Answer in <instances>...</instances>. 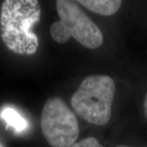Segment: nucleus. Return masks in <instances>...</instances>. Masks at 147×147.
Masks as SVG:
<instances>
[{
    "mask_svg": "<svg viewBox=\"0 0 147 147\" xmlns=\"http://www.w3.org/2000/svg\"><path fill=\"white\" fill-rule=\"evenodd\" d=\"M41 9L36 0H6L0 13V32L7 47L16 54L32 55L38 47V39L32 32L40 20Z\"/></svg>",
    "mask_w": 147,
    "mask_h": 147,
    "instance_id": "f257e3e1",
    "label": "nucleus"
},
{
    "mask_svg": "<svg viewBox=\"0 0 147 147\" xmlns=\"http://www.w3.org/2000/svg\"><path fill=\"white\" fill-rule=\"evenodd\" d=\"M115 90V83L110 76L89 75L82 81L70 103L80 118L92 124L103 126L110 119Z\"/></svg>",
    "mask_w": 147,
    "mask_h": 147,
    "instance_id": "f03ea898",
    "label": "nucleus"
},
{
    "mask_svg": "<svg viewBox=\"0 0 147 147\" xmlns=\"http://www.w3.org/2000/svg\"><path fill=\"white\" fill-rule=\"evenodd\" d=\"M60 21H55L50 28L51 36L58 43L66 42L70 37L84 47L95 49L103 42L100 28L84 13L74 1L56 2Z\"/></svg>",
    "mask_w": 147,
    "mask_h": 147,
    "instance_id": "7ed1b4c3",
    "label": "nucleus"
},
{
    "mask_svg": "<svg viewBox=\"0 0 147 147\" xmlns=\"http://www.w3.org/2000/svg\"><path fill=\"white\" fill-rule=\"evenodd\" d=\"M42 135L52 147H69L79 134L76 115L61 98H48L42 107L40 119Z\"/></svg>",
    "mask_w": 147,
    "mask_h": 147,
    "instance_id": "20e7f679",
    "label": "nucleus"
},
{
    "mask_svg": "<svg viewBox=\"0 0 147 147\" xmlns=\"http://www.w3.org/2000/svg\"><path fill=\"white\" fill-rule=\"evenodd\" d=\"M84 7L100 16H110L115 14L122 5L120 0H79Z\"/></svg>",
    "mask_w": 147,
    "mask_h": 147,
    "instance_id": "39448f33",
    "label": "nucleus"
},
{
    "mask_svg": "<svg viewBox=\"0 0 147 147\" xmlns=\"http://www.w3.org/2000/svg\"><path fill=\"white\" fill-rule=\"evenodd\" d=\"M0 118L5 121L8 126L13 127L16 131H22L26 128V120L12 108L7 107L3 109L0 113Z\"/></svg>",
    "mask_w": 147,
    "mask_h": 147,
    "instance_id": "423d86ee",
    "label": "nucleus"
},
{
    "mask_svg": "<svg viewBox=\"0 0 147 147\" xmlns=\"http://www.w3.org/2000/svg\"><path fill=\"white\" fill-rule=\"evenodd\" d=\"M69 147H104L95 137H89L79 142H75Z\"/></svg>",
    "mask_w": 147,
    "mask_h": 147,
    "instance_id": "0eeeda50",
    "label": "nucleus"
},
{
    "mask_svg": "<svg viewBox=\"0 0 147 147\" xmlns=\"http://www.w3.org/2000/svg\"><path fill=\"white\" fill-rule=\"evenodd\" d=\"M143 107H144V112H145V115L147 119V92L146 96H145V99H144V103H143Z\"/></svg>",
    "mask_w": 147,
    "mask_h": 147,
    "instance_id": "6e6552de",
    "label": "nucleus"
},
{
    "mask_svg": "<svg viewBox=\"0 0 147 147\" xmlns=\"http://www.w3.org/2000/svg\"><path fill=\"white\" fill-rule=\"evenodd\" d=\"M116 147H131V146H118Z\"/></svg>",
    "mask_w": 147,
    "mask_h": 147,
    "instance_id": "1a4fd4ad",
    "label": "nucleus"
}]
</instances>
